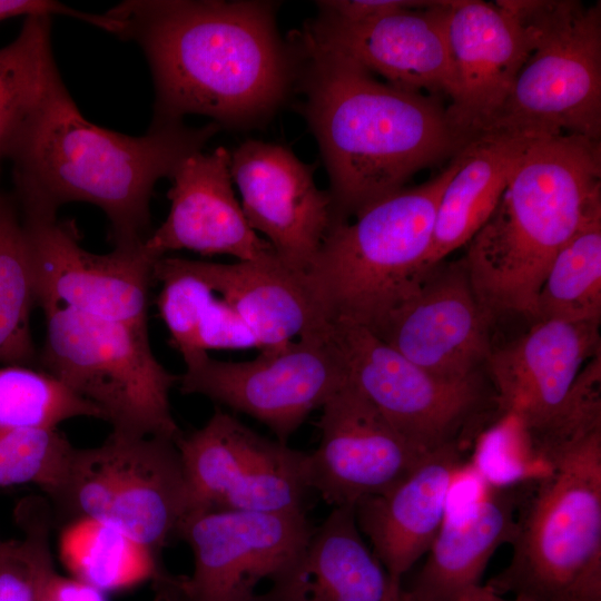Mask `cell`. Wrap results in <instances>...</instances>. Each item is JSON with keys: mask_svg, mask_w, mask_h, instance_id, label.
<instances>
[{"mask_svg": "<svg viewBox=\"0 0 601 601\" xmlns=\"http://www.w3.org/2000/svg\"><path fill=\"white\" fill-rule=\"evenodd\" d=\"M270 1L127 0L106 13L144 50L155 85L151 125L190 114L243 127L270 116L296 79Z\"/></svg>", "mask_w": 601, "mask_h": 601, "instance_id": "obj_1", "label": "cell"}, {"mask_svg": "<svg viewBox=\"0 0 601 601\" xmlns=\"http://www.w3.org/2000/svg\"><path fill=\"white\" fill-rule=\"evenodd\" d=\"M287 42L328 173L332 228L467 144L440 97L382 82L303 29Z\"/></svg>", "mask_w": 601, "mask_h": 601, "instance_id": "obj_2", "label": "cell"}, {"mask_svg": "<svg viewBox=\"0 0 601 601\" xmlns=\"http://www.w3.org/2000/svg\"><path fill=\"white\" fill-rule=\"evenodd\" d=\"M220 126L151 125L132 137L87 120L65 85L26 120L8 146L14 199L21 214L56 215L67 203L99 207L114 248L142 245L150 230L156 183L171 178L188 156L201 151Z\"/></svg>", "mask_w": 601, "mask_h": 601, "instance_id": "obj_3", "label": "cell"}, {"mask_svg": "<svg viewBox=\"0 0 601 601\" xmlns=\"http://www.w3.org/2000/svg\"><path fill=\"white\" fill-rule=\"evenodd\" d=\"M598 214L601 140L572 135L535 139L464 256L494 322L509 314L534 319L553 258Z\"/></svg>", "mask_w": 601, "mask_h": 601, "instance_id": "obj_4", "label": "cell"}, {"mask_svg": "<svg viewBox=\"0 0 601 601\" xmlns=\"http://www.w3.org/2000/svg\"><path fill=\"white\" fill-rule=\"evenodd\" d=\"M511 545L510 563L485 583L493 592L522 601H601V432L528 477Z\"/></svg>", "mask_w": 601, "mask_h": 601, "instance_id": "obj_5", "label": "cell"}, {"mask_svg": "<svg viewBox=\"0 0 601 601\" xmlns=\"http://www.w3.org/2000/svg\"><path fill=\"white\" fill-rule=\"evenodd\" d=\"M460 161L459 151L431 180L387 195L329 230L307 275L331 321L375 334L415 293L441 196Z\"/></svg>", "mask_w": 601, "mask_h": 601, "instance_id": "obj_6", "label": "cell"}, {"mask_svg": "<svg viewBox=\"0 0 601 601\" xmlns=\"http://www.w3.org/2000/svg\"><path fill=\"white\" fill-rule=\"evenodd\" d=\"M501 2L526 31L531 52L505 101L476 136L572 135L601 140L600 2Z\"/></svg>", "mask_w": 601, "mask_h": 601, "instance_id": "obj_7", "label": "cell"}, {"mask_svg": "<svg viewBox=\"0 0 601 601\" xmlns=\"http://www.w3.org/2000/svg\"><path fill=\"white\" fill-rule=\"evenodd\" d=\"M62 520H88L156 558L178 538L191 512L176 441L110 433L99 446L75 447L59 483L46 494Z\"/></svg>", "mask_w": 601, "mask_h": 601, "instance_id": "obj_8", "label": "cell"}, {"mask_svg": "<svg viewBox=\"0 0 601 601\" xmlns=\"http://www.w3.org/2000/svg\"><path fill=\"white\" fill-rule=\"evenodd\" d=\"M38 367L96 405L111 433L177 440L170 391L178 375L155 357L148 327L56 307L45 312Z\"/></svg>", "mask_w": 601, "mask_h": 601, "instance_id": "obj_9", "label": "cell"}, {"mask_svg": "<svg viewBox=\"0 0 601 601\" xmlns=\"http://www.w3.org/2000/svg\"><path fill=\"white\" fill-rule=\"evenodd\" d=\"M332 323L348 378L422 453L447 445L466 450L486 426L504 417L482 372L446 381L408 361L368 328L345 319Z\"/></svg>", "mask_w": 601, "mask_h": 601, "instance_id": "obj_10", "label": "cell"}, {"mask_svg": "<svg viewBox=\"0 0 601 601\" xmlns=\"http://www.w3.org/2000/svg\"><path fill=\"white\" fill-rule=\"evenodd\" d=\"M347 380L332 323L327 333L304 336L250 361H219L207 354L186 366L177 385L183 394L203 395L252 416L286 443Z\"/></svg>", "mask_w": 601, "mask_h": 601, "instance_id": "obj_11", "label": "cell"}, {"mask_svg": "<svg viewBox=\"0 0 601 601\" xmlns=\"http://www.w3.org/2000/svg\"><path fill=\"white\" fill-rule=\"evenodd\" d=\"M176 445L191 512H304L308 453L265 437L220 410L203 427L181 434Z\"/></svg>", "mask_w": 601, "mask_h": 601, "instance_id": "obj_12", "label": "cell"}, {"mask_svg": "<svg viewBox=\"0 0 601 601\" xmlns=\"http://www.w3.org/2000/svg\"><path fill=\"white\" fill-rule=\"evenodd\" d=\"M43 312L66 307L104 319L148 327L149 289L158 259L145 243L95 254L80 244L73 220L20 214Z\"/></svg>", "mask_w": 601, "mask_h": 601, "instance_id": "obj_13", "label": "cell"}, {"mask_svg": "<svg viewBox=\"0 0 601 601\" xmlns=\"http://www.w3.org/2000/svg\"><path fill=\"white\" fill-rule=\"evenodd\" d=\"M314 526L305 512H191L178 538L191 549L190 577L169 575L179 601H249L305 545Z\"/></svg>", "mask_w": 601, "mask_h": 601, "instance_id": "obj_14", "label": "cell"}, {"mask_svg": "<svg viewBox=\"0 0 601 601\" xmlns=\"http://www.w3.org/2000/svg\"><path fill=\"white\" fill-rule=\"evenodd\" d=\"M493 323L462 257L427 269L375 335L430 374L463 381L484 367Z\"/></svg>", "mask_w": 601, "mask_h": 601, "instance_id": "obj_15", "label": "cell"}, {"mask_svg": "<svg viewBox=\"0 0 601 601\" xmlns=\"http://www.w3.org/2000/svg\"><path fill=\"white\" fill-rule=\"evenodd\" d=\"M317 426L309 487L334 506L390 491L428 455L408 444L349 378L324 404Z\"/></svg>", "mask_w": 601, "mask_h": 601, "instance_id": "obj_16", "label": "cell"}, {"mask_svg": "<svg viewBox=\"0 0 601 601\" xmlns=\"http://www.w3.org/2000/svg\"><path fill=\"white\" fill-rule=\"evenodd\" d=\"M230 174L249 226L285 266L308 274L332 228L331 196L314 167L284 146L246 140L230 154Z\"/></svg>", "mask_w": 601, "mask_h": 601, "instance_id": "obj_17", "label": "cell"}, {"mask_svg": "<svg viewBox=\"0 0 601 601\" xmlns=\"http://www.w3.org/2000/svg\"><path fill=\"white\" fill-rule=\"evenodd\" d=\"M451 2L431 1L362 20L319 10L303 30L390 85L451 99L454 86L445 36Z\"/></svg>", "mask_w": 601, "mask_h": 601, "instance_id": "obj_18", "label": "cell"}, {"mask_svg": "<svg viewBox=\"0 0 601 601\" xmlns=\"http://www.w3.org/2000/svg\"><path fill=\"white\" fill-rule=\"evenodd\" d=\"M445 36L454 86L446 112L469 142L505 101L531 42L501 1L452 0Z\"/></svg>", "mask_w": 601, "mask_h": 601, "instance_id": "obj_19", "label": "cell"}, {"mask_svg": "<svg viewBox=\"0 0 601 601\" xmlns=\"http://www.w3.org/2000/svg\"><path fill=\"white\" fill-rule=\"evenodd\" d=\"M600 324L539 319L520 337L492 347L484 368L503 416L523 434L562 405L589 359L601 351Z\"/></svg>", "mask_w": 601, "mask_h": 601, "instance_id": "obj_20", "label": "cell"}, {"mask_svg": "<svg viewBox=\"0 0 601 601\" xmlns=\"http://www.w3.org/2000/svg\"><path fill=\"white\" fill-rule=\"evenodd\" d=\"M171 179L168 216L145 242L155 257L179 249L229 255L237 260L277 257L270 244L249 226L235 197L230 154L225 148L188 156Z\"/></svg>", "mask_w": 601, "mask_h": 601, "instance_id": "obj_21", "label": "cell"}, {"mask_svg": "<svg viewBox=\"0 0 601 601\" xmlns=\"http://www.w3.org/2000/svg\"><path fill=\"white\" fill-rule=\"evenodd\" d=\"M355 505L334 506L299 552L249 601H403L364 542Z\"/></svg>", "mask_w": 601, "mask_h": 601, "instance_id": "obj_22", "label": "cell"}, {"mask_svg": "<svg viewBox=\"0 0 601 601\" xmlns=\"http://www.w3.org/2000/svg\"><path fill=\"white\" fill-rule=\"evenodd\" d=\"M464 452L457 445L434 451L390 491L355 504L361 532L395 583L402 584V577L435 540L451 486L464 466Z\"/></svg>", "mask_w": 601, "mask_h": 601, "instance_id": "obj_23", "label": "cell"}, {"mask_svg": "<svg viewBox=\"0 0 601 601\" xmlns=\"http://www.w3.org/2000/svg\"><path fill=\"white\" fill-rule=\"evenodd\" d=\"M188 265L245 319L260 353L332 327L308 275L288 268L277 257L231 264L188 259Z\"/></svg>", "mask_w": 601, "mask_h": 601, "instance_id": "obj_24", "label": "cell"}, {"mask_svg": "<svg viewBox=\"0 0 601 601\" xmlns=\"http://www.w3.org/2000/svg\"><path fill=\"white\" fill-rule=\"evenodd\" d=\"M528 480L491 483L462 514L444 519L430 554L403 601H460L481 585L485 568L502 544L512 543Z\"/></svg>", "mask_w": 601, "mask_h": 601, "instance_id": "obj_25", "label": "cell"}, {"mask_svg": "<svg viewBox=\"0 0 601 601\" xmlns=\"http://www.w3.org/2000/svg\"><path fill=\"white\" fill-rule=\"evenodd\" d=\"M541 138V137H539ZM538 139L481 134L460 150V166L445 186L434 219L424 272L467 244L490 217L519 161Z\"/></svg>", "mask_w": 601, "mask_h": 601, "instance_id": "obj_26", "label": "cell"}, {"mask_svg": "<svg viewBox=\"0 0 601 601\" xmlns=\"http://www.w3.org/2000/svg\"><path fill=\"white\" fill-rule=\"evenodd\" d=\"M50 33V17L29 16L17 38L0 48V166L26 120L63 85Z\"/></svg>", "mask_w": 601, "mask_h": 601, "instance_id": "obj_27", "label": "cell"}, {"mask_svg": "<svg viewBox=\"0 0 601 601\" xmlns=\"http://www.w3.org/2000/svg\"><path fill=\"white\" fill-rule=\"evenodd\" d=\"M37 304L27 234L14 196L0 191V365L36 366L31 333Z\"/></svg>", "mask_w": 601, "mask_h": 601, "instance_id": "obj_28", "label": "cell"}, {"mask_svg": "<svg viewBox=\"0 0 601 601\" xmlns=\"http://www.w3.org/2000/svg\"><path fill=\"white\" fill-rule=\"evenodd\" d=\"M601 322V214L590 218L553 258L536 298L535 317Z\"/></svg>", "mask_w": 601, "mask_h": 601, "instance_id": "obj_29", "label": "cell"}, {"mask_svg": "<svg viewBox=\"0 0 601 601\" xmlns=\"http://www.w3.org/2000/svg\"><path fill=\"white\" fill-rule=\"evenodd\" d=\"M78 417L102 420V413L39 367L0 366V428L51 431Z\"/></svg>", "mask_w": 601, "mask_h": 601, "instance_id": "obj_30", "label": "cell"}, {"mask_svg": "<svg viewBox=\"0 0 601 601\" xmlns=\"http://www.w3.org/2000/svg\"><path fill=\"white\" fill-rule=\"evenodd\" d=\"M22 536L2 541L0 601H39L42 585L55 572L51 553V509L40 496H29L16 510Z\"/></svg>", "mask_w": 601, "mask_h": 601, "instance_id": "obj_31", "label": "cell"}, {"mask_svg": "<svg viewBox=\"0 0 601 601\" xmlns=\"http://www.w3.org/2000/svg\"><path fill=\"white\" fill-rule=\"evenodd\" d=\"M152 275L161 284L157 306L169 344L189 366L207 355L198 347V328L216 295L186 258L162 256L155 262Z\"/></svg>", "mask_w": 601, "mask_h": 601, "instance_id": "obj_32", "label": "cell"}, {"mask_svg": "<svg viewBox=\"0 0 601 601\" xmlns=\"http://www.w3.org/2000/svg\"><path fill=\"white\" fill-rule=\"evenodd\" d=\"M73 449L59 430L0 428V486L35 484L48 494L62 477Z\"/></svg>", "mask_w": 601, "mask_h": 601, "instance_id": "obj_33", "label": "cell"}, {"mask_svg": "<svg viewBox=\"0 0 601 601\" xmlns=\"http://www.w3.org/2000/svg\"><path fill=\"white\" fill-rule=\"evenodd\" d=\"M198 347L209 349H259V343L245 319L225 299L215 296L198 328Z\"/></svg>", "mask_w": 601, "mask_h": 601, "instance_id": "obj_34", "label": "cell"}, {"mask_svg": "<svg viewBox=\"0 0 601 601\" xmlns=\"http://www.w3.org/2000/svg\"><path fill=\"white\" fill-rule=\"evenodd\" d=\"M62 14L77 18L98 28L102 26V16L79 11L63 3L51 0H0V22L19 16H52Z\"/></svg>", "mask_w": 601, "mask_h": 601, "instance_id": "obj_35", "label": "cell"}, {"mask_svg": "<svg viewBox=\"0 0 601 601\" xmlns=\"http://www.w3.org/2000/svg\"><path fill=\"white\" fill-rule=\"evenodd\" d=\"M53 590L58 601H105L98 588L85 582L72 581L56 574Z\"/></svg>", "mask_w": 601, "mask_h": 601, "instance_id": "obj_36", "label": "cell"}, {"mask_svg": "<svg viewBox=\"0 0 601 601\" xmlns=\"http://www.w3.org/2000/svg\"><path fill=\"white\" fill-rule=\"evenodd\" d=\"M460 601H522L515 598L500 595L493 592L490 588L484 585H479L467 591Z\"/></svg>", "mask_w": 601, "mask_h": 601, "instance_id": "obj_37", "label": "cell"}, {"mask_svg": "<svg viewBox=\"0 0 601 601\" xmlns=\"http://www.w3.org/2000/svg\"><path fill=\"white\" fill-rule=\"evenodd\" d=\"M169 574L164 570L156 573L154 578L155 582V601H179L173 587L169 582Z\"/></svg>", "mask_w": 601, "mask_h": 601, "instance_id": "obj_38", "label": "cell"}, {"mask_svg": "<svg viewBox=\"0 0 601 601\" xmlns=\"http://www.w3.org/2000/svg\"><path fill=\"white\" fill-rule=\"evenodd\" d=\"M56 574H57L56 571L52 572L45 581L41 589L39 601H58L55 594V590H53V579Z\"/></svg>", "mask_w": 601, "mask_h": 601, "instance_id": "obj_39", "label": "cell"}, {"mask_svg": "<svg viewBox=\"0 0 601 601\" xmlns=\"http://www.w3.org/2000/svg\"><path fill=\"white\" fill-rule=\"evenodd\" d=\"M1 544H2V540H0V548H1Z\"/></svg>", "mask_w": 601, "mask_h": 601, "instance_id": "obj_40", "label": "cell"}]
</instances>
